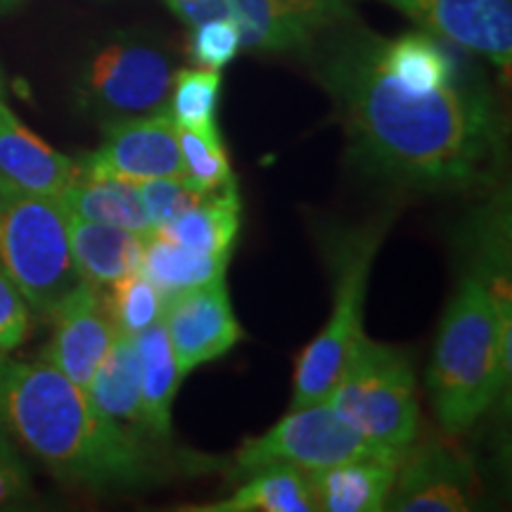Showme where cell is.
<instances>
[{
  "label": "cell",
  "mask_w": 512,
  "mask_h": 512,
  "mask_svg": "<svg viewBox=\"0 0 512 512\" xmlns=\"http://www.w3.org/2000/svg\"><path fill=\"white\" fill-rule=\"evenodd\" d=\"M138 190L155 230L164 228L166 223L183 216L185 211L204 200L202 192L192 190L185 178H155V181L138 183Z\"/></svg>",
  "instance_id": "cell-30"
},
{
  "label": "cell",
  "mask_w": 512,
  "mask_h": 512,
  "mask_svg": "<svg viewBox=\"0 0 512 512\" xmlns=\"http://www.w3.org/2000/svg\"><path fill=\"white\" fill-rule=\"evenodd\" d=\"M34 494L29 467L19 453L17 441L0 427V508L27 503Z\"/></svg>",
  "instance_id": "cell-32"
},
{
  "label": "cell",
  "mask_w": 512,
  "mask_h": 512,
  "mask_svg": "<svg viewBox=\"0 0 512 512\" xmlns=\"http://www.w3.org/2000/svg\"><path fill=\"white\" fill-rule=\"evenodd\" d=\"M368 456H380V453L361 434L351 430L332 411L328 401H318L292 408L271 430L247 439L235 453L230 477L245 479L266 467H294V470L313 472Z\"/></svg>",
  "instance_id": "cell-8"
},
{
  "label": "cell",
  "mask_w": 512,
  "mask_h": 512,
  "mask_svg": "<svg viewBox=\"0 0 512 512\" xmlns=\"http://www.w3.org/2000/svg\"><path fill=\"white\" fill-rule=\"evenodd\" d=\"M380 41L351 19L309 53L354 164L406 190H489L505 147L489 93L463 79L427 91L406 86L382 64Z\"/></svg>",
  "instance_id": "cell-1"
},
{
  "label": "cell",
  "mask_w": 512,
  "mask_h": 512,
  "mask_svg": "<svg viewBox=\"0 0 512 512\" xmlns=\"http://www.w3.org/2000/svg\"><path fill=\"white\" fill-rule=\"evenodd\" d=\"M174 72L162 46L145 38L121 36L95 50L83 67L81 105L112 119L162 110L169 100Z\"/></svg>",
  "instance_id": "cell-9"
},
{
  "label": "cell",
  "mask_w": 512,
  "mask_h": 512,
  "mask_svg": "<svg viewBox=\"0 0 512 512\" xmlns=\"http://www.w3.org/2000/svg\"><path fill=\"white\" fill-rule=\"evenodd\" d=\"M325 401L380 456L396 463L420 434L413 363L394 344L363 337Z\"/></svg>",
  "instance_id": "cell-5"
},
{
  "label": "cell",
  "mask_w": 512,
  "mask_h": 512,
  "mask_svg": "<svg viewBox=\"0 0 512 512\" xmlns=\"http://www.w3.org/2000/svg\"><path fill=\"white\" fill-rule=\"evenodd\" d=\"M221 95V72L216 69H176L171 79L169 114L176 126H216V107Z\"/></svg>",
  "instance_id": "cell-28"
},
{
  "label": "cell",
  "mask_w": 512,
  "mask_h": 512,
  "mask_svg": "<svg viewBox=\"0 0 512 512\" xmlns=\"http://www.w3.org/2000/svg\"><path fill=\"white\" fill-rule=\"evenodd\" d=\"M76 176V159L38 138L0 95V178L38 195L62 197Z\"/></svg>",
  "instance_id": "cell-15"
},
{
  "label": "cell",
  "mask_w": 512,
  "mask_h": 512,
  "mask_svg": "<svg viewBox=\"0 0 512 512\" xmlns=\"http://www.w3.org/2000/svg\"><path fill=\"white\" fill-rule=\"evenodd\" d=\"M479 482L470 458L446 439L420 434L403 453L384 510L467 512L475 508Z\"/></svg>",
  "instance_id": "cell-11"
},
{
  "label": "cell",
  "mask_w": 512,
  "mask_h": 512,
  "mask_svg": "<svg viewBox=\"0 0 512 512\" xmlns=\"http://www.w3.org/2000/svg\"><path fill=\"white\" fill-rule=\"evenodd\" d=\"M188 512H313L306 472L294 467H266L245 477L233 494L209 505L183 508Z\"/></svg>",
  "instance_id": "cell-23"
},
{
  "label": "cell",
  "mask_w": 512,
  "mask_h": 512,
  "mask_svg": "<svg viewBox=\"0 0 512 512\" xmlns=\"http://www.w3.org/2000/svg\"><path fill=\"white\" fill-rule=\"evenodd\" d=\"M190 29L188 55L197 67L221 72L242 50L240 31L228 19H207V22L195 24Z\"/></svg>",
  "instance_id": "cell-29"
},
{
  "label": "cell",
  "mask_w": 512,
  "mask_h": 512,
  "mask_svg": "<svg viewBox=\"0 0 512 512\" xmlns=\"http://www.w3.org/2000/svg\"><path fill=\"white\" fill-rule=\"evenodd\" d=\"M380 60L396 79L418 91L439 88L460 79L458 60L446 48V41L427 31L382 38Z\"/></svg>",
  "instance_id": "cell-25"
},
{
  "label": "cell",
  "mask_w": 512,
  "mask_h": 512,
  "mask_svg": "<svg viewBox=\"0 0 512 512\" xmlns=\"http://www.w3.org/2000/svg\"><path fill=\"white\" fill-rule=\"evenodd\" d=\"M155 233L178 242V245L195 249V252L230 256L240 233L238 181L204 195L200 204H195L190 211H185L183 216L166 223Z\"/></svg>",
  "instance_id": "cell-22"
},
{
  "label": "cell",
  "mask_w": 512,
  "mask_h": 512,
  "mask_svg": "<svg viewBox=\"0 0 512 512\" xmlns=\"http://www.w3.org/2000/svg\"><path fill=\"white\" fill-rule=\"evenodd\" d=\"M178 143L185 162V183L192 190L209 195L235 181L219 126H178Z\"/></svg>",
  "instance_id": "cell-26"
},
{
  "label": "cell",
  "mask_w": 512,
  "mask_h": 512,
  "mask_svg": "<svg viewBox=\"0 0 512 512\" xmlns=\"http://www.w3.org/2000/svg\"><path fill=\"white\" fill-rule=\"evenodd\" d=\"M48 318L53 323V335L41 358L86 389L117 337L100 287L79 280L55 304Z\"/></svg>",
  "instance_id": "cell-14"
},
{
  "label": "cell",
  "mask_w": 512,
  "mask_h": 512,
  "mask_svg": "<svg viewBox=\"0 0 512 512\" xmlns=\"http://www.w3.org/2000/svg\"><path fill=\"white\" fill-rule=\"evenodd\" d=\"M230 256H211L195 252L178 242L152 233L145 238L138 271L157 287L164 297L207 285L226 275Z\"/></svg>",
  "instance_id": "cell-24"
},
{
  "label": "cell",
  "mask_w": 512,
  "mask_h": 512,
  "mask_svg": "<svg viewBox=\"0 0 512 512\" xmlns=\"http://www.w3.org/2000/svg\"><path fill=\"white\" fill-rule=\"evenodd\" d=\"M86 394L112 420L143 434L147 432L143 389H140V363L136 339L117 332L110 351L102 358L95 375L88 382ZM152 437V434H150Z\"/></svg>",
  "instance_id": "cell-20"
},
{
  "label": "cell",
  "mask_w": 512,
  "mask_h": 512,
  "mask_svg": "<svg viewBox=\"0 0 512 512\" xmlns=\"http://www.w3.org/2000/svg\"><path fill=\"white\" fill-rule=\"evenodd\" d=\"M0 427L60 482L93 491H143L221 465L112 420L43 358L0 354Z\"/></svg>",
  "instance_id": "cell-2"
},
{
  "label": "cell",
  "mask_w": 512,
  "mask_h": 512,
  "mask_svg": "<svg viewBox=\"0 0 512 512\" xmlns=\"http://www.w3.org/2000/svg\"><path fill=\"white\" fill-rule=\"evenodd\" d=\"M69 214L60 197L38 195L0 178V266L31 311L48 316L79 283Z\"/></svg>",
  "instance_id": "cell-6"
},
{
  "label": "cell",
  "mask_w": 512,
  "mask_h": 512,
  "mask_svg": "<svg viewBox=\"0 0 512 512\" xmlns=\"http://www.w3.org/2000/svg\"><path fill=\"white\" fill-rule=\"evenodd\" d=\"M60 200L69 214L79 216V219L131 230L143 238L155 233L143 197H140L138 183L86 174L76 164L74 181L62 192Z\"/></svg>",
  "instance_id": "cell-18"
},
{
  "label": "cell",
  "mask_w": 512,
  "mask_h": 512,
  "mask_svg": "<svg viewBox=\"0 0 512 512\" xmlns=\"http://www.w3.org/2000/svg\"><path fill=\"white\" fill-rule=\"evenodd\" d=\"M399 463L368 456L306 472L313 503L323 512H380L384 510Z\"/></svg>",
  "instance_id": "cell-16"
},
{
  "label": "cell",
  "mask_w": 512,
  "mask_h": 512,
  "mask_svg": "<svg viewBox=\"0 0 512 512\" xmlns=\"http://www.w3.org/2000/svg\"><path fill=\"white\" fill-rule=\"evenodd\" d=\"M392 221L394 214H382L361 226L335 230L325 238L323 252L332 275V309L328 323L297 358L292 408L328 399L358 342L366 337L363 318L370 273Z\"/></svg>",
  "instance_id": "cell-4"
},
{
  "label": "cell",
  "mask_w": 512,
  "mask_h": 512,
  "mask_svg": "<svg viewBox=\"0 0 512 512\" xmlns=\"http://www.w3.org/2000/svg\"><path fill=\"white\" fill-rule=\"evenodd\" d=\"M76 164L86 174L121 178L128 183L185 178L178 126L169 110L110 119L102 143L76 159Z\"/></svg>",
  "instance_id": "cell-10"
},
{
  "label": "cell",
  "mask_w": 512,
  "mask_h": 512,
  "mask_svg": "<svg viewBox=\"0 0 512 512\" xmlns=\"http://www.w3.org/2000/svg\"><path fill=\"white\" fill-rule=\"evenodd\" d=\"M69 242H72V259L79 280L105 290L114 280L138 271L145 238L131 230L72 216Z\"/></svg>",
  "instance_id": "cell-19"
},
{
  "label": "cell",
  "mask_w": 512,
  "mask_h": 512,
  "mask_svg": "<svg viewBox=\"0 0 512 512\" xmlns=\"http://www.w3.org/2000/svg\"><path fill=\"white\" fill-rule=\"evenodd\" d=\"M31 332V306L0 266V354L22 347Z\"/></svg>",
  "instance_id": "cell-31"
},
{
  "label": "cell",
  "mask_w": 512,
  "mask_h": 512,
  "mask_svg": "<svg viewBox=\"0 0 512 512\" xmlns=\"http://www.w3.org/2000/svg\"><path fill=\"white\" fill-rule=\"evenodd\" d=\"M102 299L117 332L131 337L159 323L166 306L164 294L140 271L128 273L107 285V294H102Z\"/></svg>",
  "instance_id": "cell-27"
},
{
  "label": "cell",
  "mask_w": 512,
  "mask_h": 512,
  "mask_svg": "<svg viewBox=\"0 0 512 512\" xmlns=\"http://www.w3.org/2000/svg\"><path fill=\"white\" fill-rule=\"evenodd\" d=\"M512 373L503 366L498 316L472 268L458 280L441 318L427 387L441 432L460 437L508 392Z\"/></svg>",
  "instance_id": "cell-3"
},
{
  "label": "cell",
  "mask_w": 512,
  "mask_h": 512,
  "mask_svg": "<svg viewBox=\"0 0 512 512\" xmlns=\"http://www.w3.org/2000/svg\"><path fill=\"white\" fill-rule=\"evenodd\" d=\"M351 3V0H349ZM422 31L482 55L510 83L512 0H380Z\"/></svg>",
  "instance_id": "cell-12"
},
{
  "label": "cell",
  "mask_w": 512,
  "mask_h": 512,
  "mask_svg": "<svg viewBox=\"0 0 512 512\" xmlns=\"http://www.w3.org/2000/svg\"><path fill=\"white\" fill-rule=\"evenodd\" d=\"M162 323L183 377L226 356L242 339L226 278L166 297Z\"/></svg>",
  "instance_id": "cell-13"
},
{
  "label": "cell",
  "mask_w": 512,
  "mask_h": 512,
  "mask_svg": "<svg viewBox=\"0 0 512 512\" xmlns=\"http://www.w3.org/2000/svg\"><path fill=\"white\" fill-rule=\"evenodd\" d=\"M133 339H136L140 363L147 432L159 441H171V408H174V399L181 389L183 373L176 363L169 335L159 320L152 328L138 332Z\"/></svg>",
  "instance_id": "cell-21"
},
{
  "label": "cell",
  "mask_w": 512,
  "mask_h": 512,
  "mask_svg": "<svg viewBox=\"0 0 512 512\" xmlns=\"http://www.w3.org/2000/svg\"><path fill=\"white\" fill-rule=\"evenodd\" d=\"M498 316L503 366L512 373V271H510V211L508 197H496L477 219L475 266Z\"/></svg>",
  "instance_id": "cell-17"
},
{
  "label": "cell",
  "mask_w": 512,
  "mask_h": 512,
  "mask_svg": "<svg viewBox=\"0 0 512 512\" xmlns=\"http://www.w3.org/2000/svg\"><path fill=\"white\" fill-rule=\"evenodd\" d=\"M22 3H24V0H0V15H5V12L19 8Z\"/></svg>",
  "instance_id": "cell-33"
},
{
  "label": "cell",
  "mask_w": 512,
  "mask_h": 512,
  "mask_svg": "<svg viewBox=\"0 0 512 512\" xmlns=\"http://www.w3.org/2000/svg\"><path fill=\"white\" fill-rule=\"evenodd\" d=\"M188 27L228 19L242 48L309 55L332 29L356 19L349 0H166Z\"/></svg>",
  "instance_id": "cell-7"
}]
</instances>
